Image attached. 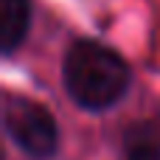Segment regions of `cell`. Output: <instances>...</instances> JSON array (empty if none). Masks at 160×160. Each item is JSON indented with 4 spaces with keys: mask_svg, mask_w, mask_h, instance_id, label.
Returning <instances> with one entry per match:
<instances>
[{
    "mask_svg": "<svg viewBox=\"0 0 160 160\" xmlns=\"http://www.w3.org/2000/svg\"><path fill=\"white\" fill-rule=\"evenodd\" d=\"M62 79L68 96L84 110H107L129 90L127 62L107 45L79 39L70 45L62 62Z\"/></svg>",
    "mask_w": 160,
    "mask_h": 160,
    "instance_id": "obj_1",
    "label": "cell"
},
{
    "mask_svg": "<svg viewBox=\"0 0 160 160\" xmlns=\"http://www.w3.org/2000/svg\"><path fill=\"white\" fill-rule=\"evenodd\" d=\"M3 127L8 138L34 160H45L56 152V124L51 112L31 98L11 96L3 104Z\"/></svg>",
    "mask_w": 160,
    "mask_h": 160,
    "instance_id": "obj_2",
    "label": "cell"
},
{
    "mask_svg": "<svg viewBox=\"0 0 160 160\" xmlns=\"http://www.w3.org/2000/svg\"><path fill=\"white\" fill-rule=\"evenodd\" d=\"M31 25V3L28 0H0V51L14 53Z\"/></svg>",
    "mask_w": 160,
    "mask_h": 160,
    "instance_id": "obj_3",
    "label": "cell"
},
{
    "mask_svg": "<svg viewBox=\"0 0 160 160\" xmlns=\"http://www.w3.org/2000/svg\"><path fill=\"white\" fill-rule=\"evenodd\" d=\"M129 160H160V152L155 143H141L138 149L129 152Z\"/></svg>",
    "mask_w": 160,
    "mask_h": 160,
    "instance_id": "obj_4",
    "label": "cell"
}]
</instances>
